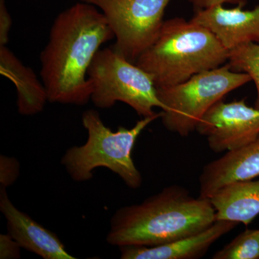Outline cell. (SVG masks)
Returning <instances> with one entry per match:
<instances>
[{
  "label": "cell",
  "instance_id": "1",
  "mask_svg": "<svg viewBox=\"0 0 259 259\" xmlns=\"http://www.w3.org/2000/svg\"><path fill=\"white\" fill-rule=\"evenodd\" d=\"M115 38L97 7L80 2L54 20L40 54V77L49 102L83 105L91 100L88 71L100 47Z\"/></svg>",
  "mask_w": 259,
  "mask_h": 259
},
{
  "label": "cell",
  "instance_id": "2",
  "mask_svg": "<svg viewBox=\"0 0 259 259\" xmlns=\"http://www.w3.org/2000/svg\"><path fill=\"white\" fill-rule=\"evenodd\" d=\"M217 221L209 199L180 186L165 187L139 204L117 209L106 241L113 246H156L200 233Z\"/></svg>",
  "mask_w": 259,
  "mask_h": 259
},
{
  "label": "cell",
  "instance_id": "3",
  "mask_svg": "<svg viewBox=\"0 0 259 259\" xmlns=\"http://www.w3.org/2000/svg\"><path fill=\"white\" fill-rule=\"evenodd\" d=\"M228 59V49L208 28L175 18L164 21L156 41L136 64L152 76L159 88L220 67Z\"/></svg>",
  "mask_w": 259,
  "mask_h": 259
},
{
  "label": "cell",
  "instance_id": "4",
  "mask_svg": "<svg viewBox=\"0 0 259 259\" xmlns=\"http://www.w3.org/2000/svg\"><path fill=\"white\" fill-rule=\"evenodd\" d=\"M161 115L162 112H157L143 117L131 128L119 127L113 131L105 125L98 112L86 110L81 121L88 140L82 146L69 148L61 158V165L76 182L91 180L95 168L105 167L118 175L129 188L139 189L143 178L133 160V149L141 133Z\"/></svg>",
  "mask_w": 259,
  "mask_h": 259
},
{
  "label": "cell",
  "instance_id": "5",
  "mask_svg": "<svg viewBox=\"0 0 259 259\" xmlns=\"http://www.w3.org/2000/svg\"><path fill=\"white\" fill-rule=\"evenodd\" d=\"M250 81L248 74L233 71L227 64L194 75L184 82L156 88L163 105L162 124L170 132L187 137L214 104Z\"/></svg>",
  "mask_w": 259,
  "mask_h": 259
},
{
  "label": "cell",
  "instance_id": "6",
  "mask_svg": "<svg viewBox=\"0 0 259 259\" xmlns=\"http://www.w3.org/2000/svg\"><path fill=\"white\" fill-rule=\"evenodd\" d=\"M93 93L91 100L101 109L121 102L143 117L154 115L155 107L163 110L152 76L111 47L97 52L88 71Z\"/></svg>",
  "mask_w": 259,
  "mask_h": 259
},
{
  "label": "cell",
  "instance_id": "7",
  "mask_svg": "<svg viewBox=\"0 0 259 259\" xmlns=\"http://www.w3.org/2000/svg\"><path fill=\"white\" fill-rule=\"evenodd\" d=\"M97 7L106 18L116 40L113 47L136 63L156 41L171 0H80Z\"/></svg>",
  "mask_w": 259,
  "mask_h": 259
},
{
  "label": "cell",
  "instance_id": "8",
  "mask_svg": "<svg viewBox=\"0 0 259 259\" xmlns=\"http://www.w3.org/2000/svg\"><path fill=\"white\" fill-rule=\"evenodd\" d=\"M196 131L207 138L215 153L232 151L254 141L259 136V109L245 99L218 102L206 112Z\"/></svg>",
  "mask_w": 259,
  "mask_h": 259
},
{
  "label": "cell",
  "instance_id": "9",
  "mask_svg": "<svg viewBox=\"0 0 259 259\" xmlns=\"http://www.w3.org/2000/svg\"><path fill=\"white\" fill-rule=\"evenodd\" d=\"M0 211L7 221L8 233L19 245L44 259H75L56 233L17 208L6 189L0 188Z\"/></svg>",
  "mask_w": 259,
  "mask_h": 259
},
{
  "label": "cell",
  "instance_id": "10",
  "mask_svg": "<svg viewBox=\"0 0 259 259\" xmlns=\"http://www.w3.org/2000/svg\"><path fill=\"white\" fill-rule=\"evenodd\" d=\"M259 177V136L249 144L227 151L209 162L199 177V197L209 199L225 186Z\"/></svg>",
  "mask_w": 259,
  "mask_h": 259
},
{
  "label": "cell",
  "instance_id": "11",
  "mask_svg": "<svg viewBox=\"0 0 259 259\" xmlns=\"http://www.w3.org/2000/svg\"><path fill=\"white\" fill-rule=\"evenodd\" d=\"M191 21L208 28L228 51L248 42H259V5L251 10L242 6L227 9L217 5L198 10Z\"/></svg>",
  "mask_w": 259,
  "mask_h": 259
},
{
  "label": "cell",
  "instance_id": "12",
  "mask_svg": "<svg viewBox=\"0 0 259 259\" xmlns=\"http://www.w3.org/2000/svg\"><path fill=\"white\" fill-rule=\"evenodd\" d=\"M238 223L216 221L209 228L192 236L156 246L120 247L122 259H196L203 256L213 243L236 228Z\"/></svg>",
  "mask_w": 259,
  "mask_h": 259
},
{
  "label": "cell",
  "instance_id": "13",
  "mask_svg": "<svg viewBox=\"0 0 259 259\" xmlns=\"http://www.w3.org/2000/svg\"><path fill=\"white\" fill-rule=\"evenodd\" d=\"M0 72L16 88L19 113L31 116L44 110L49 102L45 85L37 79L33 70L24 65L7 46H0Z\"/></svg>",
  "mask_w": 259,
  "mask_h": 259
},
{
  "label": "cell",
  "instance_id": "14",
  "mask_svg": "<svg viewBox=\"0 0 259 259\" xmlns=\"http://www.w3.org/2000/svg\"><path fill=\"white\" fill-rule=\"evenodd\" d=\"M217 221L249 225L259 214V180L233 182L209 198Z\"/></svg>",
  "mask_w": 259,
  "mask_h": 259
},
{
  "label": "cell",
  "instance_id": "15",
  "mask_svg": "<svg viewBox=\"0 0 259 259\" xmlns=\"http://www.w3.org/2000/svg\"><path fill=\"white\" fill-rule=\"evenodd\" d=\"M228 65L237 72L245 73L255 83L257 97L255 107L259 109V42H248L228 51Z\"/></svg>",
  "mask_w": 259,
  "mask_h": 259
},
{
  "label": "cell",
  "instance_id": "16",
  "mask_svg": "<svg viewBox=\"0 0 259 259\" xmlns=\"http://www.w3.org/2000/svg\"><path fill=\"white\" fill-rule=\"evenodd\" d=\"M213 259H259V229H246L212 255Z\"/></svg>",
  "mask_w": 259,
  "mask_h": 259
},
{
  "label": "cell",
  "instance_id": "17",
  "mask_svg": "<svg viewBox=\"0 0 259 259\" xmlns=\"http://www.w3.org/2000/svg\"><path fill=\"white\" fill-rule=\"evenodd\" d=\"M20 173V164L17 158L1 155L0 156V185L2 188L13 185Z\"/></svg>",
  "mask_w": 259,
  "mask_h": 259
},
{
  "label": "cell",
  "instance_id": "18",
  "mask_svg": "<svg viewBox=\"0 0 259 259\" xmlns=\"http://www.w3.org/2000/svg\"><path fill=\"white\" fill-rule=\"evenodd\" d=\"M20 248L21 246L10 234L0 235V258H20Z\"/></svg>",
  "mask_w": 259,
  "mask_h": 259
},
{
  "label": "cell",
  "instance_id": "19",
  "mask_svg": "<svg viewBox=\"0 0 259 259\" xmlns=\"http://www.w3.org/2000/svg\"><path fill=\"white\" fill-rule=\"evenodd\" d=\"M12 18L4 0L0 1V46H7L10 40Z\"/></svg>",
  "mask_w": 259,
  "mask_h": 259
},
{
  "label": "cell",
  "instance_id": "20",
  "mask_svg": "<svg viewBox=\"0 0 259 259\" xmlns=\"http://www.w3.org/2000/svg\"><path fill=\"white\" fill-rule=\"evenodd\" d=\"M195 8L198 10L207 9L217 5L237 4L243 7L246 0H189Z\"/></svg>",
  "mask_w": 259,
  "mask_h": 259
}]
</instances>
